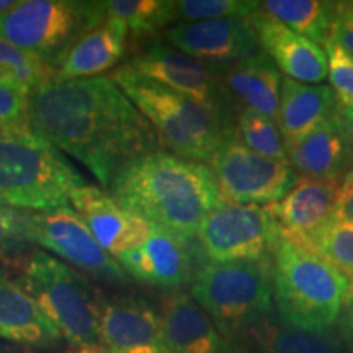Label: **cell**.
<instances>
[{"instance_id":"obj_23","label":"cell","mask_w":353,"mask_h":353,"mask_svg":"<svg viewBox=\"0 0 353 353\" xmlns=\"http://www.w3.org/2000/svg\"><path fill=\"white\" fill-rule=\"evenodd\" d=\"M339 110L335 92L329 85H311L283 77L276 123L286 148L301 141Z\"/></svg>"},{"instance_id":"obj_19","label":"cell","mask_w":353,"mask_h":353,"mask_svg":"<svg viewBox=\"0 0 353 353\" xmlns=\"http://www.w3.org/2000/svg\"><path fill=\"white\" fill-rule=\"evenodd\" d=\"M128 28L125 23L107 17L69 46L54 65L51 79L57 82L100 77L121 61L126 51Z\"/></svg>"},{"instance_id":"obj_16","label":"cell","mask_w":353,"mask_h":353,"mask_svg":"<svg viewBox=\"0 0 353 353\" xmlns=\"http://www.w3.org/2000/svg\"><path fill=\"white\" fill-rule=\"evenodd\" d=\"M342 179L298 176L296 183L280 201L268 205L280 226V236L293 244L304 245L334 221Z\"/></svg>"},{"instance_id":"obj_30","label":"cell","mask_w":353,"mask_h":353,"mask_svg":"<svg viewBox=\"0 0 353 353\" xmlns=\"http://www.w3.org/2000/svg\"><path fill=\"white\" fill-rule=\"evenodd\" d=\"M260 7L262 2L257 0H175V25L223 19L247 20Z\"/></svg>"},{"instance_id":"obj_39","label":"cell","mask_w":353,"mask_h":353,"mask_svg":"<svg viewBox=\"0 0 353 353\" xmlns=\"http://www.w3.org/2000/svg\"><path fill=\"white\" fill-rule=\"evenodd\" d=\"M70 353H112V352L107 350L103 345H100L95 348H87V350H72Z\"/></svg>"},{"instance_id":"obj_41","label":"cell","mask_w":353,"mask_h":353,"mask_svg":"<svg viewBox=\"0 0 353 353\" xmlns=\"http://www.w3.org/2000/svg\"><path fill=\"white\" fill-rule=\"evenodd\" d=\"M228 353H249V352H245V350H239V348H231V350H229Z\"/></svg>"},{"instance_id":"obj_17","label":"cell","mask_w":353,"mask_h":353,"mask_svg":"<svg viewBox=\"0 0 353 353\" xmlns=\"http://www.w3.org/2000/svg\"><path fill=\"white\" fill-rule=\"evenodd\" d=\"M260 48L285 77L303 83H319L329 77V61L319 44L273 19L262 7L249 19Z\"/></svg>"},{"instance_id":"obj_18","label":"cell","mask_w":353,"mask_h":353,"mask_svg":"<svg viewBox=\"0 0 353 353\" xmlns=\"http://www.w3.org/2000/svg\"><path fill=\"white\" fill-rule=\"evenodd\" d=\"M128 276L165 293H179L192 280V259L185 242L154 226L143 244L117 259Z\"/></svg>"},{"instance_id":"obj_32","label":"cell","mask_w":353,"mask_h":353,"mask_svg":"<svg viewBox=\"0 0 353 353\" xmlns=\"http://www.w3.org/2000/svg\"><path fill=\"white\" fill-rule=\"evenodd\" d=\"M30 95L21 88L0 85V134L28 130Z\"/></svg>"},{"instance_id":"obj_24","label":"cell","mask_w":353,"mask_h":353,"mask_svg":"<svg viewBox=\"0 0 353 353\" xmlns=\"http://www.w3.org/2000/svg\"><path fill=\"white\" fill-rule=\"evenodd\" d=\"M219 76L224 90L239 100L244 108L276 120L283 79L275 63L263 51L219 68Z\"/></svg>"},{"instance_id":"obj_6","label":"cell","mask_w":353,"mask_h":353,"mask_svg":"<svg viewBox=\"0 0 353 353\" xmlns=\"http://www.w3.org/2000/svg\"><path fill=\"white\" fill-rule=\"evenodd\" d=\"M20 283L72 350L101 345L105 299L83 273L43 250H34L23 265Z\"/></svg>"},{"instance_id":"obj_27","label":"cell","mask_w":353,"mask_h":353,"mask_svg":"<svg viewBox=\"0 0 353 353\" xmlns=\"http://www.w3.org/2000/svg\"><path fill=\"white\" fill-rule=\"evenodd\" d=\"M105 10L125 23L134 38L152 37L170 23L175 25V0H107Z\"/></svg>"},{"instance_id":"obj_21","label":"cell","mask_w":353,"mask_h":353,"mask_svg":"<svg viewBox=\"0 0 353 353\" xmlns=\"http://www.w3.org/2000/svg\"><path fill=\"white\" fill-rule=\"evenodd\" d=\"M0 339L32 348L56 347L63 341L59 330L44 316L20 281L0 272Z\"/></svg>"},{"instance_id":"obj_1","label":"cell","mask_w":353,"mask_h":353,"mask_svg":"<svg viewBox=\"0 0 353 353\" xmlns=\"http://www.w3.org/2000/svg\"><path fill=\"white\" fill-rule=\"evenodd\" d=\"M30 126L105 188L123 165L161 145L151 123L107 76L44 81L30 95Z\"/></svg>"},{"instance_id":"obj_4","label":"cell","mask_w":353,"mask_h":353,"mask_svg":"<svg viewBox=\"0 0 353 353\" xmlns=\"http://www.w3.org/2000/svg\"><path fill=\"white\" fill-rule=\"evenodd\" d=\"M276 314L304 330H327L341 319L350 278L312 250L280 236L272 254Z\"/></svg>"},{"instance_id":"obj_5","label":"cell","mask_w":353,"mask_h":353,"mask_svg":"<svg viewBox=\"0 0 353 353\" xmlns=\"http://www.w3.org/2000/svg\"><path fill=\"white\" fill-rule=\"evenodd\" d=\"M85 180L50 141L32 128L0 134V203L21 211L69 205Z\"/></svg>"},{"instance_id":"obj_11","label":"cell","mask_w":353,"mask_h":353,"mask_svg":"<svg viewBox=\"0 0 353 353\" xmlns=\"http://www.w3.org/2000/svg\"><path fill=\"white\" fill-rule=\"evenodd\" d=\"M210 164L224 201L236 205H273L298 180L290 162L254 152L237 138L236 131L221 144Z\"/></svg>"},{"instance_id":"obj_22","label":"cell","mask_w":353,"mask_h":353,"mask_svg":"<svg viewBox=\"0 0 353 353\" xmlns=\"http://www.w3.org/2000/svg\"><path fill=\"white\" fill-rule=\"evenodd\" d=\"M352 157L337 113L288 148L290 165L311 179H342Z\"/></svg>"},{"instance_id":"obj_26","label":"cell","mask_w":353,"mask_h":353,"mask_svg":"<svg viewBox=\"0 0 353 353\" xmlns=\"http://www.w3.org/2000/svg\"><path fill=\"white\" fill-rule=\"evenodd\" d=\"M265 10L273 19L288 26L311 41L325 46L332 34L337 2L324 0H267L262 2Z\"/></svg>"},{"instance_id":"obj_29","label":"cell","mask_w":353,"mask_h":353,"mask_svg":"<svg viewBox=\"0 0 353 353\" xmlns=\"http://www.w3.org/2000/svg\"><path fill=\"white\" fill-rule=\"evenodd\" d=\"M301 247L321 255L343 275L353 278V223L330 221Z\"/></svg>"},{"instance_id":"obj_12","label":"cell","mask_w":353,"mask_h":353,"mask_svg":"<svg viewBox=\"0 0 353 353\" xmlns=\"http://www.w3.org/2000/svg\"><path fill=\"white\" fill-rule=\"evenodd\" d=\"M125 65L205 107L228 113L219 68L185 54L165 39H154Z\"/></svg>"},{"instance_id":"obj_38","label":"cell","mask_w":353,"mask_h":353,"mask_svg":"<svg viewBox=\"0 0 353 353\" xmlns=\"http://www.w3.org/2000/svg\"><path fill=\"white\" fill-rule=\"evenodd\" d=\"M337 117L339 121H341L343 132H345V138L353 154V105L352 107H339Z\"/></svg>"},{"instance_id":"obj_36","label":"cell","mask_w":353,"mask_h":353,"mask_svg":"<svg viewBox=\"0 0 353 353\" xmlns=\"http://www.w3.org/2000/svg\"><path fill=\"white\" fill-rule=\"evenodd\" d=\"M38 61H44L41 57L30 54L15 48L6 39L0 38V65H26L32 63H38Z\"/></svg>"},{"instance_id":"obj_40","label":"cell","mask_w":353,"mask_h":353,"mask_svg":"<svg viewBox=\"0 0 353 353\" xmlns=\"http://www.w3.org/2000/svg\"><path fill=\"white\" fill-rule=\"evenodd\" d=\"M17 2H19V0H0V13L10 10Z\"/></svg>"},{"instance_id":"obj_10","label":"cell","mask_w":353,"mask_h":353,"mask_svg":"<svg viewBox=\"0 0 353 353\" xmlns=\"http://www.w3.org/2000/svg\"><path fill=\"white\" fill-rule=\"evenodd\" d=\"M196 237L206 262H254L272 257L280 226L268 206L223 203L203 219Z\"/></svg>"},{"instance_id":"obj_14","label":"cell","mask_w":353,"mask_h":353,"mask_svg":"<svg viewBox=\"0 0 353 353\" xmlns=\"http://www.w3.org/2000/svg\"><path fill=\"white\" fill-rule=\"evenodd\" d=\"M69 203L94 234L105 252L118 259L148 239L152 224L131 213L110 195L94 185L85 183L70 193Z\"/></svg>"},{"instance_id":"obj_34","label":"cell","mask_w":353,"mask_h":353,"mask_svg":"<svg viewBox=\"0 0 353 353\" xmlns=\"http://www.w3.org/2000/svg\"><path fill=\"white\" fill-rule=\"evenodd\" d=\"M330 39L353 56V2H337Z\"/></svg>"},{"instance_id":"obj_33","label":"cell","mask_w":353,"mask_h":353,"mask_svg":"<svg viewBox=\"0 0 353 353\" xmlns=\"http://www.w3.org/2000/svg\"><path fill=\"white\" fill-rule=\"evenodd\" d=\"M28 242L21 229V210L0 203V257H13Z\"/></svg>"},{"instance_id":"obj_8","label":"cell","mask_w":353,"mask_h":353,"mask_svg":"<svg viewBox=\"0 0 353 353\" xmlns=\"http://www.w3.org/2000/svg\"><path fill=\"white\" fill-rule=\"evenodd\" d=\"M107 17L103 2L19 0L0 13V38L54 68L70 44Z\"/></svg>"},{"instance_id":"obj_3","label":"cell","mask_w":353,"mask_h":353,"mask_svg":"<svg viewBox=\"0 0 353 353\" xmlns=\"http://www.w3.org/2000/svg\"><path fill=\"white\" fill-rule=\"evenodd\" d=\"M112 79L175 156L196 162L211 161L234 131L228 113L205 107L126 65L114 70Z\"/></svg>"},{"instance_id":"obj_37","label":"cell","mask_w":353,"mask_h":353,"mask_svg":"<svg viewBox=\"0 0 353 353\" xmlns=\"http://www.w3.org/2000/svg\"><path fill=\"white\" fill-rule=\"evenodd\" d=\"M339 321H341V332L343 342L347 343V347L353 353V294H348Z\"/></svg>"},{"instance_id":"obj_13","label":"cell","mask_w":353,"mask_h":353,"mask_svg":"<svg viewBox=\"0 0 353 353\" xmlns=\"http://www.w3.org/2000/svg\"><path fill=\"white\" fill-rule=\"evenodd\" d=\"M165 41L185 54L214 68H226L260 52L249 19L188 21L167 28Z\"/></svg>"},{"instance_id":"obj_20","label":"cell","mask_w":353,"mask_h":353,"mask_svg":"<svg viewBox=\"0 0 353 353\" xmlns=\"http://www.w3.org/2000/svg\"><path fill=\"white\" fill-rule=\"evenodd\" d=\"M161 317L170 353H228L232 348L205 309L185 291L164 299Z\"/></svg>"},{"instance_id":"obj_7","label":"cell","mask_w":353,"mask_h":353,"mask_svg":"<svg viewBox=\"0 0 353 353\" xmlns=\"http://www.w3.org/2000/svg\"><path fill=\"white\" fill-rule=\"evenodd\" d=\"M192 296L224 337L245 335L275 312L272 257L201 263L193 273Z\"/></svg>"},{"instance_id":"obj_28","label":"cell","mask_w":353,"mask_h":353,"mask_svg":"<svg viewBox=\"0 0 353 353\" xmlns=\"http://www.w3.org/2000/svg\"><path fill=\"white\" fill-rule=\"evenodd\" d=\"M237 138L260 156L288 162V148L275 118L242 108L237 118Z\"/></svg>"},{"instance_id":"obj_9","label":"cell","mask_w":353,"mask_h":353,"mask_svg":"<svg viewBox=\"0 0 353 353\" xmlns=\"http://www.w3.org/2000/svg\"><path fill=\"white\" fill-rule=\"evenodd\" d=\"M21 229L26 241L100 283L130 285L131 278L121 265L101 249L85 221L69 205L51 211H21Z\"/></svg>"},{"instance_id":"obj_42","label":"cell","mask_w":353,"mask_h":353,"mask_svg":"<svg viewBox=\"0 0 353 353\" xmlns=\"http://www.w3.org/2000/svg\"><path fill=\"white\" fill-rule=\"evenodd\" d=\"M348 294H353V278L350 280V293H348Z\"/></svg>"},{"instance_id":"obj_25","label":"cell","mask_w":353,"mask_h":353,"mask_svg":"<svg viewBox=\"0 0 353 353\" xmlns=\"http://www.w3.org/2000/svg\"><path fill=\"white\" fill-rule=\"evenodd\" d=\"M247 337L260 353H345L341 337L334 330H304L286 324L273 314L254 325Z\"/></svg>"},{"instance_id":"obj_31","label":"cell","mask_w":353,"mask_h":353,"mask_svg":"<svg viewBox=\"0 0 353 353\" xmlns=\"http://www.w3.org/2000/svg\"><path fill=\"white\" fill-rule=\"evenodd\" d=\"M329 79L341 107L353 105V56L332 39L325 43Z\"/></svg>"},{"instance_id":"obj_15","label":"cell","mask_w":353,"mask_h":353,"mask_svg":"<svg viewBox=\"0 0 353 353\" xmlns=\"http://www.w3.org/2000/svg\"><path fill=\"white\" fill-rule=\"evenodd\" d=\"M101 345L112 353H170L161 311L148 299H105L100 321Z\"/></svg>"},{"instance_id":"obj_35","label":"cell","mask_w":353,"mask_h":353,"mask_svg":"<svg viewBox=\"0 0 353 353\" xmlns=\"http://www.w3.org/2000/svg\"><path fill=\"white\" fill-rule=\"evenodd\" d=\"M334 219L353 223V169H348L342 179Z\"/></svg>"},{"instance_id":"obj_2","label":"cell","mask_w":353,"mask_h":353,"mask_svg":"<svg viewBox=\"0 0 353 353\" xmlns=\"http://www.w3.org/2000/svg\"><path fill=\"white\" fill-rule=\"evenodd\" d=\"M108 190L123 208L182 242L226 203L208 165L161 149L123 165Z\"/></svg>"}]
</instances>
